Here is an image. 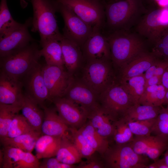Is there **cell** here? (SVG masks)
Masks as SVG:
<instances>
[{
    "label": "cell",
    "instance_id": "8fae6325",
    "mask_svg": "<svg viewBox=\"0 0 168 168\" xmlns=\"http://www.w3.org/2000/svg\"><path fill=\"white\" fill-rule=\"evenodd\" d=\"M65 67L46 63L42 66V75L51 102L55 98L63 97L74 79Z\"/></svg>",
    "mask_w": 168,
    "mask_h": 168
},
{
    "label": "cell",
    "instance_id": "f546056e",
    "mask_svg": "<svg viewBox=\"0 0 168 168\" xmlns=\"http://www.w3.org/2000/svg\"><path fill=\"white\" fill-rule=\"evenodd\" d=\"M41 133L25 134L13 138L7 137L0 141L4 146L15 147L25 152H31Z\"/></svg>",
    "mask_w": 168,
    "mask_h": 168
},
{
    "label": "cell",
    "instance_id": "f35d334b",
    "mask_svg": "<svg viewBox=\"0 0 168 168\" xmlns=\"http://www.w3.org/2000/svg\"><path fill=\"white\" fill-rule=\"evenodd\" d=\"M151 53L156 58L168 60V30L153 44Z\"/></svg>",
    "mask_w": 168,
    "mask_h": 168
},
{
    "label": "cell",
    "instance_id": "816d5d0a",
    "mask_svg": "<svg viewBox=\"0 0 168 168\" xmlns=\"http://www.w3.org/2000/svg\"><path fill=\"white\" fill-rule=\"evenodd\" d=\"M120 0H105V1L106 2L108 3L117 1Z\"/></svg>",
    "mask_w": 168,
    "mask_h": 168
},
{
    "label": "cell",
    "instance_id": "8992f818",
    "mask_svg": "<svg viewBox=\"0 0 168 168\" xmlns=\"http://www.w3.org/2000/svg\"><path fill=\"white\" fill-rule=\"evenodd\" d=\"M136 153L129 143L109 147L101 156L105 167L147 168V157Z\"/></svg>",
    "mask_w": 168,
    "mask_h": 168
},
{
    "label": "cell",
    "instance_id": "f1b7e54d",
    "mask_svg": "<svg viewBox=\"0 0 168 168\" xmlns=\"http://www.w3.org/2000/svg\"><path fill=\"white\" fill-rule=\"evenodd\" d=\"M161 106H152L140 104L133 105L127 110L124 117L127 121L143 120L156 118Z\"/></svg>",
    "mask_w": 168,
    "mask_h": 168
},
{
    "label": "cell",
    "instance_id": "d6a6232c",
    "mask_svg": "<svg viewBox=\"0 0 168 168\" xmlns=\"http://www.w3.org/2000/svg\"><path fill=\"white\" fill-rule=\"evenodd\" d=\"M22 24L13 18L7 4V0H1L0 3V38L20 27Z\"/></svg>",
    "mask_w": 168,
    "mask_h": 168
},
{
    "label": "cell",
    "instance_id": "f6af8a7d",
    "mask_svg": "<svg viewBox=\"0 0 168 168\" xmlns=\"http://www.w3.org/2000/svg\"><path fill=\"white\" fill-rule=\"evenodd\" d=\"M161 76L154 75L146 80L145 88L147 86L161 84Z\"/></svg>",
    "mask_w": 168,
    "mask_h": 168
},
{
    "label": "cell",
    "instance_id": "52a82bcc",
    "mask_svg": "<svg viewBox=\"0 0 168 168\" xmlns=\"http://www.w3.org/2000/svg\"><path fill=\"white\" fill-rule=\"evenodd\" d=\"M134 28L146 40L153 44L168 30V8L148 10Z\"/></svg>",
    "mask_w": 168,
    "mask_h": 168
},
{
    "label": "cell",
    "instance_id": "484cf974",
    "mask_svg": "<svg viewBox=\"0 0 168 168\" xmlns=\"http://www.w3.org/2000/svg\"><path fill=\"white\" fill-rule=\"evenodd\" d=\"M78 130L91 147L102 156L109 147V140L101 136L88 120Z\"/></svg>",
    "mask_w": 168,
    "mask_h": 168
},
{
    "label": "cell",
    "instance_id": "f907efd6",
    "mask_svg": "<svg viewBox=\"0 0 168 168\" xmlns=\"http://www.w3.org/2000/svg\"><path fill=\"white\" fill-rule=\"evenodd\" d=\"M164 157L165 159L166 164L168 166V147L166 150Z\"/></svg>",
    "mask_w": 168,
    "mask_h": 168
},
{
    "label": "cell",
    "instance_id": "1f68e13d",
    "mask_svg": "<svg viewBox=\"0 0 168 168\" xmlns=\"http://www.w3.org/2000/svg\"><path fill=\"white\" fill-rule=\"evenodd\" d=\"M26 152L15 147L4 146L0 150V168H19Z\"/></svg>",
    "mask_w": 168,
    "mask_h": 168
},
{
    "label": "cell",
    "instance_id": "4316f807",
    "mask_svg": "<svg viewBox=\"0 0 168 168\" xmlns=\"http://www.w3.org/2000/svg\"><path fill=\"white\" fill-rule=\"evenodd\" d=\"M145 81L143 74L131 77L121 78L119 84L128 94L133 104L138 105L145 90Z\"/></svg>",
    "mask_w": 168,
    "mask_h": 168
},
{
    "label": "cell",
    "instance_id": "9c48e42d",
    "mask_svg": "<svg viewBox=\"0 0 168 168\" xmlns=\"http://www.w3.org/2000/svg\"><path fill=\"white\" fill-rule=\"evenodd\" d=\"M110 61L86 62L82 80L99 96L114 82Z\"/></svg>",
    "mask_w": 168,
    "mask_h": 168
},
{
    "label": "cell",
    "instance_id": "8d00e7d4",
    "mask_svg": "<svg viewBox=\"0 0 168 168\" xmlns=\"http://www.w3.org/2000/svg\"><path fill=\"white\" fill-rule=\"evenodd\" d=\"M37 132H39L32 128L22 114H17L15 116L10 124L7 137L13 138L23 134Z\"/></svg>",
    "mask_w": 168,
    "mask_h": 168
},
{
    "label": "cell",
    "instance_id": "60d3db41",
    "mask_svg": "<svg viewBox=\"0 0 168 168\" xmlns=\"http://www.w3.org/2000/svg\"><path fill=\"white\" fill-rule=\"evenodd\" d=\"M168 67V60L157 58L153 64L144 73L146 80L154 75L161 76Z\"/></svg>",
    "mask_w": 168,
    "mask_h": 168
},
{
    "label": "cell",
    "instance_id": "cb8c5ba5",
    "mask_svg": "<svg viewBox=\"0 0 168 168\" xmlns=\"http://www.w3.org/2000/svg\"><path fill=\"white\" fill-rule=\"evenodd\" d=\"M55 156L61 162L69 165H74L81 161L82 157L68 133L62 136Z\"/></svg>",
    "mask_w": 168,
    "mask_h": 168
},
{
    "label": "cell",
    "instance_id": "ba28073f",
    "mask_svg": "<svg viewBox=\"0 0 168 168\" xmlns=\"http://www.w3.org/2000/svg\"><path fill=\"white\" fill-rule=\"evenodd\" d=\"M98 102L114 121L123 117L134 105L124 88L115 82L99 95Z\"/></svg>",
    "mask_w": 168,
    "mask_h": 168
},
{
    "label": "cell",
    "instance_id": "7c38bea8",
    "mask_svg": "<svg viewBox=\"0 0 168 168\" xmlns=\"http://www.w3.org/2000/svg\"><path fill=\"white\" fill-rule=\"evenodd\" d=\"M42 66L39 62L21 78L25 93L35 100L42 108L47 100L50 101L49 92L42 73Z\"/></svg>",
    "mask_w": 168,
    "mask_h": 168
},
{
    "label": "cell",
    "instance_id": "30bf717a",
    "mask_svg": "<svg viewBox=\"0 0 168 168\" xmlns=\"http://www.w3.org/2000/svg\"><path fill=\"white\" fill-rule=\"evenodd\" d=\"M58 2V12L64 21L63 36L81 48L91 35L93 29L67 6Z\"/></svg>",
    "mask_w": 168,
    "mask_h": 168
},
{
    "label": "cell",
    "instance_id": "9a60e30c",
    "mask_svg": "<svg viewBox=\"0 0 168 168\" xmlns=\"http://www.w3.org/2000/svg\"><path fill=\"white\" fill-rule=\"evenodd\" d=\"M129 144L136 153L155 161L168 148V137L157 135L135 136Z\"/></svg>",
    "mask_w": 168,
    "mask_h": 168
},
{
    "label": "cell",
    "instance_id": "4dcf8cb0",
    "mask_svg": "<svg viewBox=\"0 0 168 168\" xmlns=\"http://www.w3.org/2000/svg\"><path fill=\"white\" fill-rule=\"evenodd\" d=\"M167 90L161 84L145 88L139 100V104L152 106H161Z\"/></svg>",
    "mask_w": 168,
    "mask_h": 168
},
{
    "label": "cell",
    "instance_id": "b9f144b4",
    "mask_svg": "<svg viewBox=\"0 0 168 168\" xmlns=\"http://www.w3.org/2000/svg\"><path fill=\"white\" fill-rule=\"evenodd\" d=\"M76 167L74 165L62 163L56 157L44 158L40 163L39 168H73Z\"/></svg>",
    "mask_w": 168,
    "mask_h": 168
},
{
    "label": "cell",
    "instance_id": "7402d4cb",
    "mask_svg": "<svg viewBox=\"0 0 168 168\" xmlns=\"http://www.w3.org/2000/svg\"><path fill=\"white\" fill-rule=\"evenodd\" d=\"M60 41L65 67L68 72L74 75L84 60L81 48L63 36Z\"/></svg>",
    "mask_w": 168,
    "mask_h": 168
},
{
    "label": "cell",
    "instance_id": "bcb514c9",
    "mask_svg": "<svg viewBox=\"0 0 168 168\" xmlns=\"http://www.w3.org/2000/svg\"><path fill=\"white\" fill-rule=\"evenodd\" d=\"M147 168H168L164 157L154 161V162L147 165Z\"/></svg>",
    "mask_w": 168,
    "mask_h": 168
},
{
    "label": "cell",
    "instance_id": "d4e9b609",
    "mask_svg": "<svg viewBox=\"0 0 168 168\" xmlns=\"http://www.w3.org/2000/svg\"><path fill=\"white\" fill-rule=\"evenodd\" d=\"M62 137L46 135L40 136L35 147L37 158L40 159L55 156L60 147Z\"/></svg>",
    "mask_w": 168,
    "mask_h": 168
},
{
    "label": "cell",
    "instance_id": "ffe728a7",
    "mask_svg": "<svg viewBox=\"0 0 168 168\" xmlns=\"http://www.w3.org/2000/svg\"><path fill=\"white\" fill-rule=\"evenodd\" d=\"M157 58L151 52L145 51L120 68L121 78H128L144 74Z\"/></svg>",
    "mask_w": 168,
    "mask_h": 168
},
{
    "label": "cell",
    "instance_id": "5b68a950",
    "mask_svg": "<svg viewBox=\"0 0 168 168\" xmlns=\"http://www.w3.org/2000/svg\"><path fill=\"white\" fill-rule=\"evenodd\" d=\"M70 9L94 29L103 30L105 21V0H55Z\"/></svg>",
    "mask_w": 168,
    "mask_h": 168
},
{
    "label": "cell",
    "instance_id": "e0dca14e",
    "mask_svg": "<svg viewBox=\"0 0 168 168\" xmlns=\"http://www.w3.org/2000/svg\"><path fill=\"white\" fill-rule=\"evenodd\" d=\"M86 111L98 102L99 95L82 80L74 78L64 96Z\"/></svg>",
    "mask_w": 168,
    "mask_h": 168
},
{
    "label": "cell",
    "instance_id": "ab89813d",
    "mask_svg": "<svg viewBox=\"0 0 168 168\" xmlns=\"http://www.w3.org/2000/svg\"><path fill=\"white\" fill-rule=\"evenodd\" d=\"M152 133L155 135L168 137V105L166 107H161L156 118Z\"/></svg>",
    "mask_w": 168,
    "mask_h": 168
},
{
    "label": "cell",
    "instance_id": "7dc6e473",
    "mask_svg": "<svg viewBox=\"0 0 168 168\" xmlns=\"http://www.w3.org/2000/svg\"><path fill=\"white\" fill-rule=\"evenodd\" d=\"M161 84L167 90H168V67L162 76Z\"/></svg>",
    "mask_w": 168,
    "mask_h": 168
},
{
    "label": "cell",
    "instance_id": "7a4b0ae2",
    "mask_svg": "<svg viewBox=\"0 0 168 168\" xmlns=\"http://www.w3.org/2000/svg\"><path fill=\"white\" fill-rule=\"evenodd\" d=\"M33 10L31 31L38 32L40 46L52 40L60 41L63 35L60 32L55 13L58 12L55 0H30Z\"/></svg>",
    "mask_w": 168,
    "mask_h": 168
},
{
    "label": "cell",
    "instance_id": "6da1fadb",
    "mask_svg": "<svg viewBox=\"0 0 168 168\" xmlns=\"http://www.w3.org/2000/svg\"><path fill=\"white\" fill-rule=\"evenodd\" d=\"M147 11L142 0L106 2L104 30H106V34L121 30H131Z\"/></svg>",
    "mask_w": 168,
    "mask_h": 168
},
{
    "label": "cell",
    "instance_id": "603a6c76",
    "mask_svg": "<svg viewBox=\"0 0 168 168\" xmlns=\"http://www.w3.org/2000/svg\"><path fill=\"white\" fill-rule=\"evenodd\" d=\"M39 106L32 98L26 93L24 94L21 103L22 114L34 130L41 133L44 112Z\"/></svg>",
    "mask_w": 168,
    "mask_h": 168
},
{
    "label": "cell",
    "instance_id": "ac0fdd59",
    "mask_svg": "<svg viewBox=\"0 0 168 168\" xmlns=\"http://www.w3.org/2000/svg\"><path fill=\"white\" fill-rule=\"evenodd\" d=\"M23 87L21 80L0 71V104L21 106Z\"/></svg>",
    "mask_w": 168,
    "mask_h": 168
},
{
    "label": "cell",
    "instance_id": "4fadbf2b",
    "mask_svg": "<svg viewBox=\"0 0 168 168\" xmlns=\"http://www.w3.org/2000/svg\"><path fill=\"white\" fill-rule=\"evenodd\" d=\"M84 60H111L110 48L107 36L103 30L95 29L81 47Z\"/></svg>",
    "mask_w": 168,
    "mask_h": 168
},
{
    "label": "cell",
    "instance_id": "7bdbcfd3",
    "mask_svg": "<svg viewBox=\"0 0 168 168\" xmlns=\"http://www.w3.org/2000/svg\"><path fill=\"white\" fill-rule=\"evenodd\" d=\"M147 10L168 8V0H142Z\"/></svg>",
    "mask_w": 168,
    "mask_h": 168
},
{
    "label": "cell",
    "instance_id": "ee69618b",
    "mask_svg": "<svg viewBox=\"0 0 168 168\" xmlns=\"http://www.w3.org/2000/svg\"><path fill=\"white\" fill-rule=\"evenodd\" d=\"M87 159V161L81 163L76 167L79 168H102L105 167L103 161L94 158L93 155Z\"/></svg>",
    "mask_w": 168,
    "mask_h": 168
},
{
    "label": "cell",
    "instance_id": "74e56055",
    "mask_svg": "<svg viewBox=\"0 0 168 168\" xmlns=\"http://www.w3.org/2000/svg\"><path fill=\"white\" fill-rule=\"evenodd\" d=\"M156 118L134 121H127L133 133L135 136L142 137L151 135Z\"/></svg>",
    "mask_w": 168,
    "mask_h": 168
},
{
    "label": "cell",
    "instance_id": "5bb4252c",
    "mask_svg": "<svg viewBox=\"0 0 168 168\" xmlns=\"http://www.w3.org/2000/svg\"><path fill=\"white\" fill-rule=\"evenodd\" d=\"M32 22V17H30L20 27L0 38V57L24 47L35 41L29 30Z\"/></svg>",
    "mask_w": 168,
    "mask_h": 168
},
{
    "label": "cell",
    "instance_id": "44dd1931",
    "mask_svg": "<svg viewBox=\"0 0 168 168\" xmlns=\"http://www.w3.org/2000/svg\"><path fill=\"white\" fill-rule=\"evenodd\" d=\"M44 117L41 126L43 135L62 136L68 131L69 127L63 121L56 111V109L45 106L42 108Z\"/></svg>",
    "mask_w": 168,
    "mask_h": 168
},
{
    "label": "cell",
    "instance_id": "2e32d148",
    "mask_svg": "<svg viewBox=\"0 0 168 168\" xmlns=\"http://www.w3.org/2000/svg\"><path fill=\"white\" fill-rule=\"evenodd\" d=\"M51 102L60 117L69 127L78 129L86 121L85 110L73 101L62 97L54 99Z\"/></svg>",
    "mask_w": 168,
    "mask_h": 168
},
{
    "label": "cell",
    "instance_id": "3957f363",
    "mask_svg": "<svg viewBox=\"0 0 168 168\" xmlns=\"http://www.w3.org/2000/svg\"><path fill=\"white\" fill-rule=\"evenodd\" d=\"M105 34L109 44L111 60L120 68L145 51V40L134 31L121 30Z\"/></svg>",
    "mask_w": 168,
    "mask_h": 168
},
{
    "label": "cell",
    "instance_id": "836d02e7",
    "mask_svg": "<svg viewBox=\"0 0 168 168\" xmlns=\"http://www.w3.org/2000/svg\"><path fill=\"white\" fill-rule=\"evenodd\" d=\"M21 106L0 104V140L7 137L9 126Z\"/></svg>",
    "mask_w": 168,
    "mask_h": 168
},
{
    "label": "cell",
    "instance_id": "d590c367",
    "mask_svg": "<svg viewBox=\"0 0 168 168\" xmlns=\"http://www.w3.org/2000/svg\"><path fill=\"white\" fill-rule=\"evenodd\" d=\"M68 131L71 139L82 158L87 159L92 156L96 151L91 147L86 138L76 128L69 127Z\"/></svg>",
    "mask_w": 168,
    "mask_h": 168
},
{
    "label": "cell",
    "instance_id": "277c9868",
    "mask_svg": "<svg viewBox=\"0 0 168 168\" xmlns=\"http://www.w3.org/2000/svg\"><path fill=\"white\" fill-rule=\"evenodd\" d=\"M35 41L27 46L0 57V71L15 78L22 77L42 57Z\"/></svg>",
    "mask_w": 168,
    "mask_h": 168
},
{
    "label": "cell",
    "instance_id": "d6986e66",
    "mask_svg": "<svg viewBox=\"0 0 168 168\" xmlns=\"http://www.w3.org/2000/svg\"><path fill=\"white\" fill-rule=\"evenodd\" d=\"M87 119L96 131L108 140L112 137L114 121L98 102L86 112Z\"/></svg>",
    "mask_w": 168,
    "mask_h": 168
},
{
    "label": "cell",
    "instance_id": "83f0119b",
    "mask_svg": "<svg viewBox=\"0 0 168 168\" xmlns=\"http://www.w3.org/2000/svg\"><path fill=\"white\" fill-rule=\"evenodd\" d=\"M41 56L44 57L46 63L65 67L62 49L60 41L50 40L41 45Z\"/></svg>",
    "mask_w": 168,
    "mask_h": 168
},
{
    "label": "cell",
    "instance_id": "c3c4849f",
    "mask_svg": "<svg viewBox=\"0 0 168 168\" xmlns=\"http://www.w3.org/2000/svg\"><path fill=\"white\" fill-rule=\"evenodd\" d=\"M21 6V7L24 9L28 5V2L26 0H20Z\"/></svg>",
    "mask_w": 168,
    "mask_h": 168
},
{
    "label": "cell",
    "instance_id": "e575fe53",
    "mask_svg": "<svg viewBox=\"0 0 168 168\" xmlns=\"http://www.w3.org/2000/svg\"><path fill=\"white\" fill-rule=\"evenodd\" d=\"M114 131L112 136L115 144L129 143L133 140V134L131 131L127 121L122 117L113 122Z\"/></svg>",
    "mask_w": 168,
    "mask_h": 168
},
{
    "label": "cell",
    "instance_id": "681fc988",
    "mask_svg": "<svg viewBox=\"0 0 168 168\" xmlns=\"http://www.w3.org/2000/svg\"><path fill=\"white\" fill-rule=\"evenodd\" d=\"M163 105H168V90L166 93Z\"/></svg>",
    "mask_w": 168,
    "mask_h": 168
}]
</instances>
